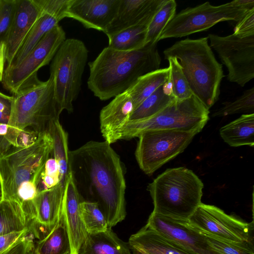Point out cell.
<instances>
[{
	"label": "cell",
	"mask_w": 254,
	"mask_h": 254,
	"mask_svg": "<svg viewBox=\"0 0 254 254\" xmlns=\"http://www.w3.org/2000/svg\"><path fill=\"white\" fill-rule=\"evenodd\" d=\"M163 54L166 60L177 58L193 94L209 110L219 99L224 74L208 44V37L177 41Z\"/></svg>",
	"instance_id": "cell-3"
},
{
	"label": "cell",
	"mask_w": 254,
	"mask_h": 254,
	"mask_svg": "<svg viewBox=\"0 0 254 254\" xmlns=\"http://www.w3.org/2000/svg\"><path fill=\"white\" fill-rule=\"evenodd\" d=\"M65 186L59 183L51 189L38 191L34 199L36 217L31 224L50 232L62 211Z\"/></svg>",
	"instance_id": "cell-19"
},
{
	"label": "cell",
	"mask_w": 254,
	"mask_h": 254,
	"mask_svg": "<svg viewBox=\"0 0 254 254\" xmlns=\"http://www.w3.org/2000/svg\"><path fill=\"white\" fill-rule=\"evenodd\" d=\"M198 133L158 130L140 134L135 156L141 170L148 176L182 153Z\"/></svg>",
	"instance_id": "cell-11"
},
{
	"label": "cell",
	"mask_w": 254,
	"mask_h": 254,
	"mask_svg": "<svg viewBox=\"0 0 254 254\" xmlns=\"http://www.w3.org/2000/svg\"><path fill=\"white\" fill-rule=\"evenodd\" d=\"M77 254H131L128 244L108 228L105 231L87 234Z\"/></svg>",
	"instance_id": "cell-22"
},
{
	"label": "cell",
	"mask_w": 254,
	"mask_h": 254,
	"mask_svg": "<svg viewBox=\"0 0 254 254\" xmlns=\"http://www.w3.org/2000/svg\"><path fill=\"white\" fill-rule=\"evenodd\" d=\"M209 111L194 95L175 100L154 116L129 121L120 132V139L128 140L143 132L158 130L200 132L209 119Z\"/></svg>",
	"instance_id": "cell-7"
},
{
	"label": "cell",
	"mask_w": 254,
	"mask_h": 254,
	"mask_svg": "<svg viewBox=\"0 0 254 254\" xmlns=\"http://www.w3.org/2000/svg\"><path fill=\"white\" fill-rule=\"evenodd\" d=\"M129 248L132 251L131 254H144L140 250H139L135 248Z\"/></svg>",
	"instance_id": "cell-45"
},
{
	"label": "cell",
	"mask_w": 254,
	"mask_h": 254,
	"mask_svg": "<svg viewBox=\"0 0 254 254\" xmlns=\"http://www.w3.org/2000/svg\"><path fill=\"white\" fill-rule=\"evenodd\" d=\"M49 133L53 140V156L59 166L60 183L65 186L70 174L68 135L59 120L53 124Z\"/></svg>",
	"instance_id": "cell-28"
},
{
	"label": "cell",
	"mask_w": 254,
	"mask_h": 254,
	"mask_svg": "<svg viewBox=\"0 0 254 254\" xmlns=\"http://www.w3.org/2000/svg\"><path fill=\"white\" fill-rule=\"evenodd\" d=\"M80 217L88 234L105 231L108 228L106 219L96 202L82 201L79 204Z\"/></svg>",
	"instance_id": "cell-33"
},
{
	"label": "cell",
	"mask_w": 254,
	"mask_h": 254,
	"mask_svg": "<svg viewBox=\"0 0 254 254\" xmlns=\"http://www.w3.org/2000/svg\"><path fill=\"white\" fill-rule=\"evenodd\" d=\"M203 184L191 170L169 168L148 184L153 200L152 213L174 219L188 221L202 203Z\"/></svg>",
	"instance_id": "cell-4"
},
{
	"label": "cell",
	"mask_w": 254,
	"mask_h": 254,
	"mask_svg": "<svg viewBox=\"0 0 254 254\" xmlns=\"http://www.w3.org/2000/svg\"><path fill=\"white\" fill-rule=\"evenodd\" d=\"M40 15L47 14L59 21L66 17L71 0H33Z\"/></svg>",
	"instance_id": "cell-36"
},
{
	"label": "cell",
	"mask_w": 254,
	"mask_h": 254,
	"mask_svg": "<svg viewBox=\"0 0 254 254\" xmlns=\"http://www.w3.org/2000/svg\"><path fill=\"white\" fill-rule=\"evenodd\" d=\"M65 39V32L59 24L48 31L19 64L5 68L3 87L13 95L38 81V70L52 61Z\"/></svg>",
	"instance_id": "cell-12"
},
{
	"label": "cell",
	"mask_w": 254,
	"mask_h": 254,
	"mask_svg": "<svg viewBox=\"0 0 254 254\" xmlns=\"http://www.w3.org/2000/svg\"><path fill=\"white\" fill-rule=\"evenodd\" d=\"M18 0H0V42H5L12 23Z\"/></svg>",
	"instance_id": "cell-37"
},
{
	"label": "cell",
	"mask_w": 254,
	"mask_h": 254,
	"mask_svg": "<svg viewBox=\"0 0 254 254\" xmlns=\"http://www.w3.org/2000/svg\"><path fill=\"white\" fill-rule=\"evenodd\" d=\"M249 10L235 0L218 6L212 5L207 1L186 8L175 14L169 22L161 33L159 41L203 31L221 21L238 22Z\"/></svg>",
	"instance_id": "cell-9"
},
{
	"label": "cell",
	"mask_w": 254,
	"mask_h": 254,
	"mask_svg": "<svg viewBox=\"0 0 254 254\" xmlns=\"http://www.w3.org/2000/svg\"><path fill=\"white\" fill-rule=\"evenodd\" d=\"M1 189H0V201L1 200Z\"/></svg>",
	"instance_id": "cell-47"
},
{
	"label": "cell",
	"mask_w": 254,
	"mask_h": 254,
	"mask_svg": "<svg viewBox=\"0 0 254 254\" xmlns=\"http://www.w3.org/2000/svg\"><path fill=\"white\" fill-rule=\"evenodd\" d=\"M210 47L218 54L228 69L229 81L244 86L254 78V35L234 34L220 36L209 34Z\"/></svg>",
	"instance_id": "cell-13"
},
{
	"label": "cell",
	"mask_w": 254,
	"mask_h": 254,
	"mask_svg": "<svg viewBox=\"0 0 254 254\" xmlns=\"http://www.w3.org/2000/svg\"><path fill=\"white\" fill-rule=\"evenodd\" d=\"M199 231L254 254V222H246L220 208L201 203L188 220Z\"/></svg>",
	"instance_id": "cell-10"
},
{
	"label": "cell",
	"mask_w": 254,
	"mask_h": 254,
	"mask_svg": "<svg viewBox=\"0 0 254 254\" xmlns=\"http://www.w3.org/2000/svg\"><path fill=\"white\" fill-rule=\"evenodd\" d=\"M13 99L12 95L8 96L0 92V124H8Z\"/></svg>",
	"instance_id": "cell-42"
},
{
	"label": "cell",
	"mask_w": 254,
	"mask_h": 254,
	"mask_svg": "<svg viewBox=\"0 0 254 254\" xmlns=\"http://www.w3.org/2000/svg\"><path fill=\"white\" fill-rule=\"evenodd\" d=\"M120 0H71L66 17L104 33L117 12Z\"/></svg>",
	"instance_id": "cell-15"
},
{
	"label": "cell",
	"mask_w": 254,
	"mask_h": 254,
	"mask_svg": "<svg viewBox=\"0 0 254 254\" xmlns=\"http://www.w3.org/2000/svg\"></svg>",
	"instance_id": "cell-48"
},
{
	"label": "cell",
	"mask_w": 254,
	"mask_h": 254,
	"mask_svg": "<svg viewBox=\"0 0 254 254\" xmlns=\"http://www.w3.org/2000/svg\"><path fill=\"white\" fill-rule=\"evenodd\" d=\"M70 172L82 201L96 202L108 228L126 217V181L120 156L106 141H90L69 152Z\"/></svg>",
	"instance_id": "cell-1"
},
{
	"label": "cell",
	"mask_w": 254,
	"mask_h": 254,
	"mask_svg": "<svg viewBox=\"0 0 254 254\" xmlns=\"http://www.w3.org/2000/svg\"><path fill=\"white\" fill-rule=\"evenodd\" d=\"M161 61L157 43L126 52L105 47L88 63V87L100 100H107L127 91L142 75L159 69Z\"/></svg>",
	"instance_id": "cell-2"
},
{
	"label": "cell",
	"mask_w": 254,
	"mask_h": 254,
	"mask_svg": "<svg viewBox=\"0 0 254 254\" xmlns=\"http://www.w3.org/2000/svg\"><path fill=\"white\" fill-rule=\"evenodd\" d=\"M34 235L30 232L0 254H35Z\"/></svg>",
	"instance_id": "cell-39"
},
{
	"label": "cell",
	"mask_w": 254,
	"mask_h": 254,
	"mask_svg": "<svg viewBox=\"0 0 254 254\" xmlns=\"http://www.w3.org/2000/svg\"><path fill=\"white\" fill-rule=\"evenodd\" d=\"M30 232L28 228L19 231H14L0 235V254L5 251L14 243Z\"/></svg>",
	"instance_id": "cell-41"
},
{
	"label": "cell",
	"mask_w": 254,
	"mask_h": 254,
	"mask_svg": "<svg viewBox=\"0 0 254 254\" xmlns=\"http://www.w3.org/2000/svg\"><path fill=\"white\" fill-rule=\"evenodd\" d=\"M64 201L71 244L70 254H77L78 249L88 233L80 217L79 204L82 201L75 186L71 173L65 183Z\"/></svg>",
	"instance_id": "cell-20"
},
{
	"label": "cell",
	"mask_w": 254,
	"mask_h": 254,
	"mask_svg": "<svg viewBox=\"0 0 254 254\" xmlns=\"http://www.w3.org/2000/svg\"><path fill=\"white\" fill-rule=\"evenodd\" d=\"M220 134L230 146L254 145V114H245L221 127Z\"/></svg>",
	"instance_id": "cell-24"
},
{
	"label": "cell",
	"mask_w": 254,
	"mask_h": 254,
	"mask_svg": "<svg viewBox=\"0 0 254 254\" xmlns=\"http://www.w3.org/2000/svg\"><path fill=\"white\" fill-rule=\"evenodd\" d=\"M38 135L32 130L0 124V157L14 148L25 147L33 143Z\"/></svg>",
	"instance_id": "cell-30"
},
{
	"label": "cell",
	"mask_w": 254,
	"mask_h": 254,
	"mask_svg": "<svg viewBox=\"0 0 254 254\" xmlns=\"http://www.w3.org/2000/svg\"><path fill=\"white\" fill-rule=\"evenodd\" d=\"M169 75V69L167 67L159 68L138 78L127 90L132 98L134 109L136 108L160 86L167 82Z\"/></svg>",
	"instance_id": "cell-26"
},
{
	"label": "cell",
	"mask_w": 254,
	"mask_h": 254,
	"mask_svg": "<svg viewBox=\"0 0 254 254\" xmlns=\"http://www.w3.org/2000/svg\"><path fill=\"white\" fill-rule=\"evenodd\" d=\"M40 16L33 0H18L5 40L6 66L10 64L25 37Z\"/></svg>",
	"instance_id": "cell-18"
},
{
	"label": "cell",
	"mask_w": 254,
	"mask_h": 254,
	"mask_svg": "<svg viewBox=\"0 0 254 254\" xmlns=\"http://www.w3.org/2000/svg\"><path fill=\"white\" fill-rule=\"evenodd\" d=\"M199 231L203 235L208 244L221 254H250L246 250L224 241L211 234Z\"/></svg>",
	"instance_id": "cell-38"
},
{
	"label": "cell",
	"mask_w": 254,
	"mask_h": 254,
	"mask_svg": "<svg viewBox=\"0 0 254 254\" xmlns=\"http://www.w3.org/2000/svg\"><path fill=\"white\" fill-rule=\"evenodd\" d=\"M139 250H140L141 252H142L144 254H149V253L143 251V250H139V249H138Z\"/></svg>",
	"instance_id": "cell-46"
},
{
	"label": "cell",
	"mask_w": 254,
	"mask_h": 254,
	"mask_svg": "<svg viewBox=\"0 0 254 254\" xmlns=\"http://www.w3.org/2000/svg\"><path fill=\"white\" fill-rule=\"evenodd\" d=\"M53 150L52 137L49 132H44L39 134L33 143L14 148L0 157L1 200L14 201L24 184L33 183L39 187L45 163L53 155Z\"/></svg>",
	"instance_id": "cell-5"
},
{
	"label": "cell",
	"mask_w": 254,
	"mask_h": 254,
	"mask_svg": "<svg viewBox=\"0 0 254 254\" xmlns=\"http://www.w3.org/2000/svg\"><path fill=\"white\" fill-rule=\"evenodd\" d=\"M175 100L168 80L133 110L129 121L148 119L157 114Z\"/></svg>",
	"instance_id": "cell-25"
},
{
	"label": "cell",
	"mask_w": 254,
	"mask_h": 254,
	"mask_svg": "<svg viewBox=\"0 0 254 254\" xmlns=\"http://www.w3.org/2000/svg\"><path fill=\"white\" fill-rule=\"evenodd\" d=\"M35 253V254H70L71 244L64 201L56 224L44 238L37 242Z\"/></svg>",
	"instance_id": "cell-23"
},
{
	"label": "cell",
	"mask_w": 254,
	"mask_h": 254,
	"mask_svg": "<svg viewBox=\"0 0 254 254\" xmlns=\"http://www.w3.org/2000/svg\"><path fill=\"white\" fill-rule=\"evenodd\" d=\"M164 0H120L112 22L104 33L109 37L127 28L148 25Z\"/></svg>",
	"instance_id": "cell-16"
},
{
	"label": "cell",
	"mask_w": 254,
	"mask_h": 254,
	"mask_svg": "<svg viewBox=\"0 0 254 254\" xmlns=\"http://www.w3.org/2000/svg\"><path fill=\"white\" fill-rule=\"evenodd\" d=\"M233 34L240 37L254 35V8L249 10L237 22Z\"/></svg>",
	"instance_id": "cell-40"
},
{
	"label": "cell",
	"mask_w": 254,
	"mask_h": 254,
	"mask_svg": "<svg viewBox=\"0 0 254 254\" xmlns=\"http://www.w3.org/2000/svg\"><path fill=\"white\" fill-rule=\"evenodd\" d=\"M129 248L149 254H194L167 239L146 224L129 238Z\"/></svg>",
	"instance_id": "cell-21"
},
{
	"label": "cell",
	"mask_w": 254,
	"mask_h": 254,
	"mask_svg": "<svg viewBox=\"0 0 254 254\" xmlns=\"http://www.w3.org/2000/svg\"><path fill=\"white\" fill-rule=\"evenodd\" d=\"M177 3L174 0H164L147 27L146 44L157 43L162 31L176 14Z\"/></svg>",
	"instance_id": "cell-32"
},
{
	"label": "cell",
	"mask_w": 254,
	"mask_h": 254,
	"mask_svg": "<svg viewBox=\"0 0 254 254\" xmlns=\"http://www.w3.org/2000/svg\"><path fill=\"white\" fill-rule=\"evenodd\" d=\"M148 25L131 26L108 37V47L119 51H131L145 44Z\"/></svg>",
	"instance_id": "cell-29"
},
{
	"label": "cell",
	"mask_w": 254,
	"mask_h": 254,
	"mask_svg": "<svg viewBox=\"0 0 254 254\" xmlns=\"http://www.w3.org/2000/svg\"><path fill=\"white\" fill-rule=\"evenodd\" d=\"M132 98L126 91L114 97L100 113V129L105 141L112 144L120 140V132L134 110Z\"/></svg>",
	"instance_id": "cell-17"
},
{
	"label": "cell",
	"mask_w": 254,
	"mask_h": 254,
	"mask_svg": "<svg viewBox=\"0 0 254 254\" xmlns=\"http://www.w3.org/2000/svg\"><path fill=\"white\" fill-rule=\"evenodd\" d=\"M167 60L169 62L168 82L173 97L177 101H183L190 98L193 94L177 58L169 57Z\"/></svg>",
	"instance_id": "cell-34"
},
{
	"label": "cell",
	"mask_w": 254,
	"mask_h": 254,
	"mask_svg": "<svg viewBox=\"0 0 254 254\" xmlns=\"http://www.w3.org/2000/svg\"><path fill=\"white\" fill-rule=\"evenodd\" d=\"M146 225L194 254H221L210 246L203 235L188 221L176 220L151 213Z\"/></svg>",
	"instance_id": "cell-14"
},
{
	"label": "cell",
	"mask_w": 254,
	"mask_h": 254,
	"mask_svg": "<svg viewBox=\"0 0 254 254\" xmlns=\"http://www.w3.org/2000/svg\"><path fill=\"white\" fill-rule=\"evenodd\" d=\"M41 175L53 178L60 182L59 166L53 155L46 161Z\"/></svg>",
	"instance_id": "cell-43"
},
{
	"label": "cell",
	"mask_w": 254,
	"mask_h": 254,
	"mask_svg": "<svg viewBox=\"0 0 254 254\" xmlns=\"http://www.w3.org/2000/svg\"><path fill=\"white\" fill-rule=\"evenodd\" d=\"M6 61V45L5 42H0V82L2 81Z\"/></svg>",
	"instance_id": "cell-44"
},
{
	"label": "cell",
	"mask_w": 254,
	"mask_h": 254,
	"mask_svg": "<svg viewBox=\"0 0 254 254\" xmlns=\"http://www.w3.org/2000/svg\"><path fill=\"white\" fill-rule=\"evenodd\" d=\"M88 50L80 40L66 39L54 57L50 65L55 97L61 112L73 111V103L81 90L82 77Z\"/></svg>",
	"instance_id": "cell-8"
},
{
	"label": "cell",
	"mask_w": 254,
	"mask_h": 254,
	"mask_svg": "<svg viewBox=\"0 0 254 254\" xmlns=\"http://www.w3.org/2000/svg\"><path fill=\"white\" fill-rule=\"evenodd\" d=\"M223 106L216 110L213 117H224L238 114H254V87L245 90L234 101L225 102Z\"/></svg>",
	"instance_id": "cell-35"
},
{
	"label": "cell",
	"mask_w": 254,
	"mask_h": 254,
	"mask_svg": "<svg viewBox=\"0 0 254 254\" xmlns=\"http://www.w3.org/2000/svg\"><path fill=\"white\" fill-rule=\"evenodd\" d=\"M59 21L47 14L41 15L35 22L10 65L13 66L19 64L36 46L42 37L50 30L59 24Z\"/></svg>",
	"instance_id": "cell-27"
},
{
	"label": "cell",
	"mask_w": 254,
	"mask_h": 254,
	"mask_svg": "<svg viewBox=\"0 0 254 254\" xmlns=\"http://www.w3.org/2000/svg\"><path fill=\"white\" fill-rule=\"evenodd\" d=\"M28 227L19 205L12 201H0V235Z\"/></svg>",
	"instance_id": "cell-31"
},
{
	"label": "cell",
	"mask_w": 254,
	"mask_h": 254,
	"mask_svg": "<svg viewBox=\"0 0 254 254\" xmlns=\"http://www.w3.org/2000/svg\"><path fill=\"white\" fill-rule=\"evenodd\" d=\"M8 125L20 129L31 127L38 134L49 132L62 113L57 102L54 83L50 76L39 79L13 95Z\"/></svg>",
	"instance_id": "cell-6"
}]
</instances>
